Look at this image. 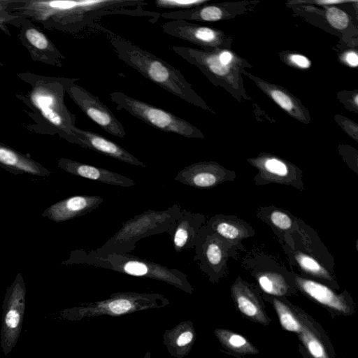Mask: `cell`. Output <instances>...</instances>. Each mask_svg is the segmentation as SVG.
Returning a JSON list of instances; mask_svg holds the SVG:
<instances>
[{
  "mask_svg": "<svg viewBox=\"0 0 358 358\" xmlns=\"http://www.w3.org/2000/svg\"><path fill=\"white\" fill-rule=\"evenodd\" d=\"M116 56L145 78L184 101L200 105V100L182 73L160 57L106 30Z\"/></svg>",
  "mask_w": 358,
  "mask_h": 358,
  "instance_id": "6da1fadb",
  "label": "cell"
},
{
  "mask_svg": "<svg viewBox=\"0 0 358 358\" xmlns=\"http://www.w3.org/2000/svg\"><path fill=\"white\" fill-rule=\"evenodd\" d=\"M196 340L193 323L189 320L180 322L165 331L163 343L168 352L174 358H184L192 350Z\"/></svg>",
  "mask_w": 358,
  "mask_h": 358,
  "instance_id": "9a60e30c",
  "label": "cell"
},
{
  "mask_svg": "<svg viewBox=\"0 0 358 358\" xmlns=\"http://www.w3.org/2000/svg\"><path fill=\"white\" fill-rule=\"evenodd\" d=\"M257 281L262 289L268 294L282 296L288 292L289 287L285 278L277 273H262L258 275Z\"/></svg>",
  "mask_w": 358,
  "mask_h": 358,
  "instance_id": "44dd1931",
  "label": "cell"
},
{
  "mask_svg": "<svg viewBox=\"0 0 358 358\" xmlns=\"http://www.w3.org/2000/svg\"><path fill=\"white\" fill-rule=\"evenodd\" d=\"M69 142L130 165L146 167L144 163L117 143L90 130L74 127Z\"/></svg>",
  "mask_w": 358,
  "mask_h": 358,
  "instance_id": "9c48e42d",
  "label": "cell"
},
{
  "mask_svg": "<svg viewBox=\"0 0 358 358\" xmlns=\"http://www.w3.org/2000/svg\"><path fill=\"white\" fill-rule=\"evenodd\" d=\"M232 296L239 310L255 322L267 324L268 317L252 291L241 280L234 283L231 288Z\"/></svg>",
  "mask_w": 358,
  "mask_h": 358,
  "instance_id": "ac0fdd59",
  "label": "cell"
},
{
  "mask_svg": "<svg viewBox=\"0 0 358 358\" xmlns=\"http://www.w3.org/2000/svg\"><path fill=\"white\" fill-rule=\"evenodd\" d=\"M25 36L29 43L38 50H43L50 46L49 41L44 34L34 28L27 29Z\"/></svg>",
  "mask_w": 358,
  "mask_h": 358,
  "instance_id": "f1b7e54d",
  "label": "cell"
},
{
  "mask_svg": "<svg viewBox=\"0 0 358 358\" xmlns=\"http://www.w3.org/2000/svg\"><path fill=\"white\" fill-rule=\"evenodd\" d=\"M269 220L275 227L282 231L289 230L293 225L291 217L279 210H273L270 213Z\"/></svg>",
  "mask_w": 358,
  "mask_h": 358,
  "instance_id": "83f0119b",
  "label": "cell"
},
{
  "mask_svg": "<svg viewBox=\"0 0 358 358\" xmlns=\"http://www.w3.org/2000/svg\"><path fill=\"white\" fill-rule=\"evenodd\" d=\"M20 321V315L15 310H10L6 316V323L10 328H15Z\"/></svg>",
  "mask_w": 358,
  "mask_h": 358,
  "instance_id": "4dcf8cb0",
  "label": "cell"
},
{
  "mask_svg": "<svg viewBox=\"0 0 358 358\" xmlns=\"http://www.w3.org/2000/svg\"><path fill=\"white\" fill-rule=\"evenodd\" d=\"M215 334L225 348L239 354H256L258 350L242 335L228 331L217 329Z\"/></svg>",
  "mask_w": 358,
  "mask_h": 358,
  "instance_id": "ffe728a7",
  "label": "cell"
},
{
  "mask_svg": "<svg viewBox=\"0 0 358 358\" xmlns=\"http://www.w3.org/2000/svg\"><path fill=\"white\" fill-rule=\"evenodd\" d=\"M103 202V198L100 196H73L50 206L42 216L55 222H65L92 212Z\"/></svg>",
  "mask_w": 358,
  "mask_h": 358,
  "instance_id": "30bf717a",
  "label": "cell"
},
{
  "mask_svg": "<svg viewBox=\"0 0 358 358\" xmlns=\"http://www.w3.org/2000/svg\"><path fill=\"white\" fill-rule=\"evenodd\" d=\"M205 222L203 215L182 208L181 215L172 223L166 231L171 238L174 250L181 252L193 249L199 230Z\"/></svg>",
  "mask_w": 358,
  "mask_h": 358,
  "instance_id": "8fae6325",
  "label": "cell"
},
{
  "mask_svg": "<svg viewBox=\"0 0 358 358\" xmlns=\"http://www.w3.org/2000/svg\"><path fill=\"white\" fill-rule=\"evenodd\" d=\"M57 166L70 174L107 185L122 187H131L136 185L132 179L110 170L67 158L59 159Z\"/></svg>",
  "mask_w": 358,
  "mask_h": 358,
  "instance_id": "4fadbf2b",
  "label": "cell"
},
{
  "mask_svg": "<svg viewBox=\"0 0 358 358\" xmlns=\"http://www.w3.org/2000/svg\"><path fill=\"white\" fill-rule=\"evenodd\" d=\"M339 1H321V3H340Z\"/></svg>",
  "mask_w": 358,
  "mask_h": 358,
  "instance_id": "e575fe53",
  "label": "cell"
},
{
  "mask_svg": "<svg viewBox=\"0 0 358 358\" xmlns=\"http://www.w3.org/2000/svg\"><path fill=\"white\" fill-rule=\"evenodd\" d=\"M218 57H219L220 62L224 65H227L231 62V60L232 59L231 54L227 51L221 52L218 55Z\"/></svg>",
  "mask_w": 358,
  "mask_h": 358,
  "instance_id": "836d02e7",
  "label": "cell"
},
{
  "mask_svg": "<svg viewBox=\"0 0 358 358\" xmlns=\"http://www.w3.org/2000/svg\"><path fill=\"white\" fill-rule=\"evenodd\" d=\"M290 59L292 62L301 68H308L310 66L309 60L303 55H292L290 56Z\"/></svg>",
  "mask_w": 358,
  "mask_h": 358,
  "instance_id": "1f68e13d",
  "label": "cell"
},
{
  "mask_svg": "<svg viewBox=\"0 0 358 358\" xmlns=\"http://www.w3.org/2000/svg\"><path fill=\"white\" fill-rule=\"evenodd\" d=\"M273 303L283 329L299 334L302 328L301 318L297 317L296 315L281 301L274 299Z\"/></svg>",
  "mask_w": 358,
  "mask_h": 358,
  "instance_id": "603a6c76",
  "label": "cell"
},
{
  "mask_svg": "<svg viewBox=\"0 0 358 358\" xmlns=\"http://www.w3.org/2000/svg\"><path fill=\"white\" fill-rule=\"evenodd\" d=\"M302 322V328L298 334L303 345L307 349L312 358H329L326 349L318 338L306 324L304 318L300 317Z\"/></svg>",
  "mask_w": 358,
  "mask_h": 358,
  "instance_id": "7402d4cb",
  "label": "cell"
},
{
  "mask_svg": "<svg viewBox=\"0 0 358 358\" xmlns=\"http://www.w3.org/2000/svg\"><path fill=\"white\" fill-rule=\"evenodd\" d=\"M162 31L169 36L197 44H210L217 38L214 30L186 20H175L160 25Z\"/></svg>",
  "mask_w": 358,
  "mask_h": 358,
  "instance_id": "2e32d148",
  "label": "cell"
},
{
  "mask_svg": "<svg viewBox=\"0 0 358 358\" xmlns=\"http://www.w3.org/2000/svg\"><path fill=\"white\" fill-rule=\"evenodd\" d=\"M205 225L225 240L239 241L246 236L245 228L218 215L211 217Z\"/></svg>",
  "mask_w": 358,
  "mask_h": 358,
  "instance_id": "d6986e66",
  "label": "cell"
},
{
  "mask_svg": "<svg viewBox=\"0 0 358 358\" xmlns=\"http://www.w3.org/2000/svg\"><path fill=\"white\" fill-rule=\"evenodd\" d=\"M297 286L308 296L318 303L336 311L348 313L350 307L341 295L320 282L299 276L294 278Z\"/></svg>",
  "mask_w": 358,
  "mask_h": 358,
  "instance_id": "e0dca14e",
  "label": "cell"
},
{
  "mask_svg": "<svg viewBox=\"0 0 358 358\" xmlns=\"http://www.w3.org/2000/svg\"><path fill=\"white\" fill-rule=\"evenodd\" d=\"M205 224L199 230L195 245L194 261L199 268L206 273L211 281H215L222 272L227 260L226 243Z\"/></svg>",
  "mask_w": 358,
  "mask_h": 358,
  "instance_id": "ba28073f",
  "label": "cell"
},
{
  "mask_svg": "<svg viewBox=\"0 0 358 358\" xmlns=\"http://www.w3.org/2000/svg\"><path fill=\"white\" fill-rule=\"evenodd\" d=\"M182 210L178 203L164 210H145L125 221L120 229L95 251L100 254L129 253L136 248L139 240L166 232L181 215Z\"/></svg>",
  "mask_w": 358,
  "mask_h": 358,
  "instance_id": "3957f363",
  "label": "cell"
},
{
  "mask_svg": "<svg viewBox=\"0 0 358 358\" xmlns=\"http://www.w3.org/2000/svg\"><path fill=\"white\" fill-rule=\"evenodd\" d=\"M117 110H124L136 118L160 131L185 138H197L201 134L196 127L175 114L122 92L109 94Z\"/></svg>",
  "mask_w": 358,
  "mask_h": 358,
  "instance_id": "277c9868",
  "label": "cell"
},
{
  "mask_svg": "<svg viewBox=\"0 0 358 358\" xmlns=\"http://www.w3.org/2000/svg\"><path fill=\"white\" fill-rule=\"evenodd\" d=\"M144 358H151V355L150 351H147L144 355Z\"/></svg>",
  "mask_w": 358,
  "mask_h": 358,
  "instance_id": "d590c367",
  "label": "cell"
},
{
  "mask_svg": "<svg viewBox=\"0 0 358 358\" xmlns=\"http://www.w3.org/2000/svg\"><path fill=\"white\" fill-rule=\"evenodd\" d=\"M66 92L80 110L105 131L118 138L126 136L122 124L97 96L76 82L67 87Z\"/></svg>",
  "mask_w": 358,
  "mask_h": 358,
  "instance_id": "52a82bcc",
  "label": "cell"
},
{
  "mask_svg": "<svg viewBox=\"0 0 358 358\" xmlns=\"http://www.w3.org/2000/svg\"><path fill=\"white\" fill-rule=\"evenodd\" d=\"M78 79L56 78L48 83L37 85L31 99L43 115L57 129L60 135L69 141L75 126L76 116L66 107L64 101L67 87Z\"/></svg>",
  "mask_w": 358,
  "mask_h": 358,
  "instance_id": "8992f818",
  "label": "cell"
},
{
  "mask_svg": "<svg viewBox=\"0 0 358 358\" xmlns=\"http://www.w3.org/2000/svg\"><path fill=\"white\" fill-rule=\"evenodd\" d=\"M346 61L350 65L357 66L358 64V57L355 52H350L346 55Z\"/></svg>",
  "mask_w": 358,
  "mask_h": 358,
  "instance_id": "d6a6232c",
  "label": "cell"
},
{
  "mask_svg": "<svg viewBox=\"0 0 358 358\" xmlns=\"http://www.w3.org/2000/svg\"><path fill=\"white\" fill-rule=\"evenodd\" d=\"M295 259L303 271L315 277L330 279L327 271L313 257L304 253L297 252Z\"/></svg>",
  "mask_w": 358,
  "mask_h": 358,
  "instance_id": "d4e9b609",
  "label": "cell"
},
{
  "mask_svg": "<svg viewBox=\"0 0 358 358\" xmlns=\"http://www.w3.org/2000/svg\"><path fill=\"white\" fill-rule=\"evenodd\" d=\"M62 264H87L131 276L162 281L189 294L194 291L185 273L129 253L100 254L95 250L76 249L71 252L69 258Z\"/></svg>",
  "mask_w": 358,
  "mask_h": 358,
  "instance_id": "7a4b0ae2",
  "label": "cell"
},
{
  "mask_svg": "<svg viewBox=\"0 0 358 358\" xmlns=\"http://www.w3.org/2000/svg\"><path fill=\"white\" fill-rule=\"evenodd\" d=\"M227 176L224 170L215 163L198 162L178 171L175 180L194 188L206 189L227 180Z\"/></svg>",
  "mask_w": 358,
  "mask_h": 358,
  "instance_id": "7c38bea8",
  "label": "cell"
},
{
  "mask_svg": "<svg viewBox=\"0 0 358 358\" xmlns=\"http://www.w3.org/2000/svg\"><path fill=\"white\" fill-rule=\"evenodd\" d=\"M271 96L274 101L286 110H291L293 107L291 99L285 93L280 90L271 92Z\"/></svg>",
  "mask_w": 358,
  "mask_h": 358,
  "instance_id": "f546056e",
  "label": "cell"
},
{
  "mask_svg": "<svg viewBox=\"0 0 358 358\" xmlns=\"http://www.w3.org/2000/svg\"><path fill=\"white\" fill-rule=\"evenodd\" d=\"M0 166L15 175L49 176L51 172L27 155L0 142Z\"/></svg>",
  "mask_w": 358,
  "mask_h": 358,
  "instance_id": "5bb4252c",
  "label": "cell"
},
{
  "mask_svg": "<svg viewBox=\"0 0 358 358\" xmlns=\"http://www.w3.org/2000/svg\"><path fill=\"white\" fill-rule=\"evenodd\" d=\"M205 1V0H156L154 3L159 8L180 9V10L196 7Z\"/></svg>",
  "mask_w": 358,
  "mask_h": 358,
  "instance_id": "484cf974",
  "label": "cell"
},
{
  "mask_svg": "<svg viewBox=\"0 0 358 358\" xmlns=\"http://www.w3.org/2000/svg\"><path fill=\"white\" fill-rule=\"evenodd\" d=\"M265 173L271 180L277 181H287L291 177L289 169L285 162L275 158L265 160L263 165Z\"/></svg>",
  "mask_w": 358,
  "mask_h": 358,
  "instance_id": "cb8c5ba5",
  "label": "cell"
},
{
  "mask_svg": "<svg viewBox=\"0 0 358 358\" xmlns=\"http://www.w3.org/2000/svg\"><path fill=\"white\" fill-rule=\"evenodd\" d=\"M329 22L336 29H343L348 24V17L341 10L337 8H330L326 13Z\"/></svg>",
  "mask_w": 358,
  "mask_h": 358,
  "instance_id": "4316f807",
  "label": "cell"
},
{
  "mask_svg": "<svg viewBox=\"0 0 358 358\" xmlns=\"http://www.w3.org/2000/svg\"><path fill=\"white\" fill-rule=\"evenodd\" d=\"M169 304V300L161 294L120 292L111 294L106 299L75 308L73 314L77 320L102 315L117 317Z\"/></svg>",
  "mask_w": 358,
  "mask_h": 358,
  "instance_id": "5b68a950",
  "label": "cell"
},
{
  "mask_svg": "<svg viewBox=\"0 0 358 358\" xmlns=\"http://www.w3.org/2000/svg\"><path fill=\"white\" fill-rule=\"evenodd\" d=\"M357 98H358V96H355V103H356L357 104Z\"/></svg>",
  "mask_w": 358,
  "mask_h": 358,
  "instance_id": "8d00e7d4",
  "label": "cell"
}]
</instances>
